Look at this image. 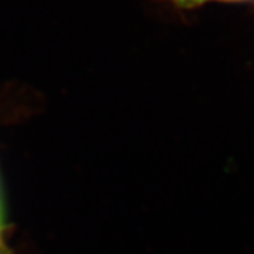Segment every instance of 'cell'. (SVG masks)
Returning a JSON list of instances; mask_svg holds the SVG:
<instances>
[{
    "instance_id": "obj_2",
    "label": "cell",
    "mask_w": 254,
    "mask_h": 254,
    "mask_svg": "<svg viewBox=\"0 0 254 254\" xmlns=\"http://www.w3.org/2000/svg\"><path fill=\"white\" fill-rule=\"evenodd\" d=\"M180 4H198V3H202V1H206V0H174Z\"/></svg>"
},
{
    "instance_id": "obj_1",
    "label": "cell",
    "mask_w": 254,
    "mask_h": 254,
    "mask_svg": "<svg viewBox=\"0 0 254 254\" xmlns=\"http://www.w3.org/2000/svg\"><path fill=\"white\" fill-rule=\"evenodd\" d=\"M3 210H1V202H0V246L3 245Z\"/></svg>"
}]
</instances>
